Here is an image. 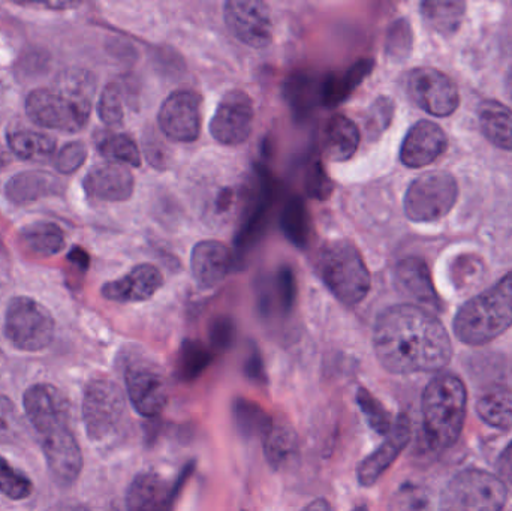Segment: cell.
Returning a JSON list of instances; mask_svg holds the SVG:
<instances>
[{"label":"cell","instance_id":"7a4b0ae2","mask_svg":"<svg viewBox=\"0 0 512 511\" xmlns=\"http://www.w3.org/2000/svg\"><path fill=\"white\" fill-rule=\"evenodd\" d=\"M96 81L89 71L69 69L50 87H39L26 99V113L41 128L54 131H81L92 113Z\"/></svg>","mask_w":512,"mask_h":511},{"label":"cell","instance_id":"11a10c76","mask_svg":"<svg viewBox=\"0 0 512 511\" xmlns=\"http://www.w3.org/2000/svg\"><path fill=\"white\" fill-rule=\"evenodd\" d=\"M507 87H508V92H510V95L512 98V68L510 69V72H508Z\"/></svg>","mask_w":512,"mask_h":511},{"label":"cell","instance_id":"ab89813d","mask_svg":"<svg viewBox=\"0 0 512 511\" xmlns=\"http://www.w3.org/2000/svg\"><path fill=\"white\" fill-rule=\"evenodd\" d=\"M32 492L33 485L29 477L15 470L5 458L0 456V494L11 500H24L30 497Z\"/></svg>","mask_w":512,"mask_h":511},{"label":"cell","instance_id":"bcb514c9","mask_svg":"<svg viewBox=\"0 0 512 511\" xmlns=\"http://www.w3.org/2000/svg\"><path fill=\"white\" fill-rule=\"evenodd\" d=\"M306 191L310 197L318 198V200H327L333 191V183L319 161L310 167L309 174H307Z\"/></svg>","mask_w":512,"mask_h":511},{"label":"cell","instance_id":"ee69618b","mask_svg":"<svg viewBox=\"0 0 512 511\" xmlns=\"http://www.w3.org/2000/svg\"><path fill=\"white\" fill-rule=\"evenodd\" d=\"M87 147L83 141L66 143L54 156V165L59 173L72 174L86 162Z\"/></svg>","mask_w":512,"mask_h":511},{"label":"cell","instance_id":"52a82bcc","mask_svg":"<svg viewBox=\"0 0 512 511\" xmlns=\"http://www.w3.org/2000/svg\"><path fill=\"white\" fill-rule=\"evenodd\" d=\"M457 197V180L448 171H427L406 191V216L414 222L438 221L453 210Z\"/></svg>","mask_w":512,"mask_h":511},{"label":"cell","instance_id":"4fadbf2b","mask_svg":"<svg viewBox=\"0 0 512 511\" xmlns=\"http://www.w3.org/2000/svg\"><path fill=\"white\" fill-rule=\"evenodd\" d=\"M158 120L168 138L179 143H192L201 134L203 99L194 90H176L165 99Z\"/></svg>","mask_w":512,"mask_h":511},{"label":"cell","instance_id":"8fae6325","mask_svg":"<svg viewBox=\"0 0 512 511\" xmlns=\"http://www.w3.org/2000/svg\"><path fill=\"white\" fill-rule=\"evenodd\" d=\"M406 89L412 101L432 116H450L459 108L460 95L456 83L439 69H414L406 81Z\"/></svg>","mask_w":512,"mask_h":511},{"label":"cell","instance_id":"d6986e66","mask_svg":"<svg viewBox=\"0 0 512 511\" xmlns=\"http://www.w3.org/2000/svg\"><path fill=\"white\" fill-rule=\"evenodd\" d=\"M448 138L438 123L421 120L415 123L400 149V159L409 168H423L433 164L447 150Z\"/></svg>","mask_w":512,"mask_h":511},{"label":"cell","instance_id":"ba28073f","mask_svg":"<svg viewBox=\"0 0 512 511\" xmlns=\"http://www.w3.org/2000/svg\"><path fill=\"white\" fill-rule=\"evenodd\" d=\"M54 318L45 306L30 297H14L5 314V336L17 350H44L54 338Z\"/></svg>","mask_w":512,"mask_h":511},{"label":"cell","instance_id":"ffe728a7","mask_svg":"<svg viewBox=\"0 0 512 511\" xmlns=\"http://www.w3.org/2000/svg\"><path fill=\"white\" fill-rule=\"evenodd\" d=\"M162 285H164V276L158 267L153 264H140L123 278L107 282L102 287L101 293L110 302H146L161 290Z\"/></svg>","mask_w":512,"mask_h":511},{"label":"cell","instance_id":"4dcf8cb0","mask_svg":"<svg viewBox=\"0 0 512 511\" xmlns=\"http://www.w3.org/2000/svg\"><path fill=\"white\" fill-rule=\"evenodd\" d=\"M466 3L456 0H427L421 3L424 20L435 32L450 36L459 30L465 18Z\"/></svg>","mask_w":512,"mask_h":511},{"label":"cell","instance_id":"8d00e7d4","mask_svg":"<svg viewBox=\"0 0 512 511\" xmlns=\"http://www.w3.org/2000/svg\"><path fill=\"white\" fill-rule=\"evenodd\" d=\"M321 87L322 81L313 80L307 75H298V77H292L286 84V98L289 99L294 110L304 113L316 102H321Z\"/></svg>","mask_w":512,"mask_h":511},{"label":"cell","instance_id":"9c48e42d","mask_svg":"<svg viewBox=\"0 0 512 511\" xmlns=\"http://www.w3.org/2000/svg\"><path fill=\"white\" fill-rule=\"evenodd\" d=\"M125 393L108 378H95L87 384L83 396V422L90 440L110 437L125 416Z\"/></svg>","mask_w":512,"mask_h":511},{"label":"cell","instance_id":"f1b7e54d","mask_svg":"<svg viewBox=\"0 0 512 511\" xmlns=\"http://www.w3.org/2000/svg\"><path fill=\"white\" fill-rule=\"evenodd\" d=\"M477 413L492 428L508 431L512 428V390L496 384L487 389L477 402Z\"/></svg>","mask_w":512,"mask_h":511},{"label":"cell","instance_id":"484cf974","mask_svg":"<svg viewBox=\"0 0 512 511\" xmlns=\"http://www.w3.org/2000/svg\"><path fill=\"white\" fill-rule=\"evenodd\" d=\"M375 68L372 59H361L342 74H330L322 80L321 104L325 107H337L351 96V93L363 83Z\"/></svg>","mask_w":512,"mask_h":511},{"label":"cell","instance_id":"e0dca14e","mask_svg":"<svg viewBox=\"0 0 512 511\" xmlns=\"http://www.w3.org/2000/svg\"><path fill=\"white\" fill-rule=\"evenodd\" d=\"M411 435V420L406 414H400L396 422L393 423V428L384 443L358 465L357 480L360 486L370 488L375 485L384 476L385 471L402 455L403 450L411 441Z\"/></svg>","mask_w":512,"mask_h":511},{"label":"cell","instance_id":"7dc6e473","mask_svg":"<svg viewBox=\"0 0 512 511\" xmlns=\"http://www.w3.org/2000/svg\"><path fill=\"white\" fill-rule=\"evenodd\" d=\"M234 323L228 317H219L210 326V345L213 350L224 351L231 347L234 341Z\"/></svg>","mask_w":512,"mask_h":511},{"label":"cell","instance_id":"3957f363","mask_svg":"<svg viewBox=\"0 0 512 511\" xmlns=\"http://www.w3.org/2000/svg\"><path fill=\"white\" fill-rule=\"evenodd\" d=\"M423 426L432 449L447 450L459 441L468 410V390L454 374L436 375L423 393Z\"/></svg>","mask_w":512,"mask_h":511},{"label":"cell","instance_id":"2e32d148","mask_svg":"<svg viewBox=\"0 0 512 511\" xmlns=\"http://www.w3.org/2000/svg\"><path fill=\"white\" fill-rule=\"evenodd\" d=\"M24 411L33 428L41 435L69 428L68 401L50 384H35L24 393Z\"/></svg>","mask_w":512,"mask_h":511},{"label":"cell","instance_id":"60d3db41","mask_svg":"<svg viewBox=\"0 0 512 511\" xmlns=\"http://www.w3.org/2000/svg\"><path fill=\"white\" fill-rule=\"evenodd\" d=\"M394 102L388 96H381L373 102L366 116V132L370 140H376L384 134L385 129L393 120Z\"/></svg>","mask_w":512,"mask_h":511},{"label":"cell","instance_id":"f546056e","mask_svg":"<svg viewBox=\"0 0 512 511\" xmlns=\"http://www.w3.org/2000/svg\"><path fill=\"white\" fill-rule=\"evenodd\" d=\"M9 149L24 161H45L56 152V140L50 134L32 129H14L6 135Z\"/></svg>","mask_w":512,"mask_h":511},{"label":"cell","instance_id":"44dd1931","mask_svg":"<svg viewBox=\"0 0 512 511\" xmlns=\"http://www.w3.org/2000/svg\"><path fill=\"white\" fill-rule=\"evenodd\" d=\"M234 267V255L224 243L204 240L195 246L191 269L201 290H212L227 279Z\"/></svg>","mask_w":512,"mask_h":511},{"label":"cell","instance_id":"e575fe53","mask_svg":"<svg viewBox=\"0 0 512 511\" xmlns=\"http://www.w3.org/2000/svg\"><path fill=\"white\" fill-rule=\"evenodd\" d=\"M213 353L209 347L198 341L183 342L177 357V375L180 380L194 381L209 368L212 363Z\"/></svg>","mask_w":512,"mask_h":511},{"label":"cell","instance_id":"ac0fdd59","mask_svg":"<svg viewBox=\"0 0 512 511\" xmlns=\"http://www.w3.org/2000/svg\"><path fill=\"white\" fill-rule=\"evenodd\" d=\"M39 438L54 479L62 485H72L83 468V455L71 429H56Z\"/></svg>","mask_w":512,"mask_h":511},{"label":"cell","instance_id":"f6af8a7d","mask_svg":"<svg viewBox=\"0 0 512 511\" xmlns=\"http://www.w3.org/2000/svg\"><path fill=\"white\" fill-rule=\"evenodd\" d=\"M276 294L277 303H279L280 311L288 314L295 302V294H297V284H295V276L289 267H282L276 276Z\"/></svg>","mask_w":512,"mask_h":511},{"label":"cell","instance_id":"5bb4252c","mask_svg":"<svg viewBox=\"0 0 512 511\" xmlns=\"http://www.w3.org/2000/svg\"><path fill=\"white\" fill-rule=\"evenodd\" d=\"M192 471H194V464H189L174 483L168 482L161 474L152 473V471L138 474L132 480L126 494V510L173 511L174 501L188 482Z\"/></svg>","mask_w":512,"mask_h":511},{"label":"cell","instance_id":"d6a6232c","mask_svg":"<svg viewBox=\"0 0 512 511\" xmlns=\"http://www.w3.org/2000/svg\"><path fill=\"white\" fill-rule=\"evenodd\" d=\"M234 420L240 434L246 438H259L264 440L273 426V420L267 411L249 399L239 398L234 402Z\"/></svg>","mask_w":512,"mask_h":511},{"label":"cell","instance_id":"9f6ffc18","mask_svg":"<svg viewBox=\"0 0 512 511\" xmlns=\"http://www.w3.org/2000/svg\"><path fill=\"white\" fill-rule=\"evenodd\" d=\"M352 511H369V509H367V506H364V504H363V506L355 507V509Z\"/></svg>","mask_w":512,"mask_h":511},{"label":"cell","instance_id":"603a6c76","mask_svg":"<svg viewBox=\"0 0 512 511\" xmlns=\"http://www.w3.org/2000/svg\"><path fill=\"white\" fill-rule=\"evenodd\" d=\"M394 279L399 290L411 299L417 300L423 308H441L426 261L417 257L405 258L397 264Z\"/></svg>","mask_w":512,"mask_h":511},{"label":"cell","instance_id":"7c38bea8","mask_svg":"<svg viewBox=\"0 0 512 511\" xmlns=\"http://www.w3.org/2000/svg\"><path fill=\"white\" fill-rule=\"evenodd\" d=\"M254 119L255 108L251 96L243 90H230L213 114L210 132L224 146H239L251 137Z\"/></svg>","mask_w":512,"mask_h":511},{"label":"cell","instance_id":"5b68a950","mask_svg":"<svg viewBox=\"0 0 512 511\" xmlns=\"http://www.w3.org/2000/svg\"><path fill=\"white\" fill-rule=\"evenodd\" d=\"M316 269L328 290L345 305H358L369 294L372 285L369 269L348 240H333L324 245Z\"/></svg>","mask_w":512,"mask_h":511},{"label":"cell","instance_id":"6da1fadb","mask_svg":"<svg viewBox=\"0 0 512 511\" xmlns=\"http://www.w3.org/2000/svg\"><path fill=\"white\" fill-rule=\"evenodd\" d=\"M373 350L382 368L394 375L441 374L453 357L444 324L429 309L408 303L379 315Z\"/></svg>","mask_w":512,"mask_h":511},{"label":"cell","instance_id":"c3c4849f","mask_svg":"<svg viewBox=\"0 0 512 511\" xmlns=\"http://www.w3.org/2000/svg\"><path fill=\"white\" fill-rule=\"evenodd\" d=\"M245 374L249 380L255 384H267V374H265L264 362H262L261 354L256 348H252L248 359L245 362Z\"/></svg>","mask_w":512,"mask_h":511},{"label":"cell","instance_id":"277c9868","mask_svg":"<svg viewBox=\"0 0 512 511\" xmlns=\"http://www.w3.org/2000/svg\"><path fill=\"white\" fill-rule=\"evenodd\" d=\"M454 333L463 344H489L512 327V272L492 288L472 297L454 318Z\"/></svg>","mask_w":512,"mask_h":511},{"label":"cell","instance_id":"7bdbcfd3","mask_svg":"<svg viewBox=\"0 0 512 511\" xmlns=\"http://www.w3.org/2000/svg\"><path fill=\"white\" fill-rule=\"evenodd\" d=\"M412 48V32L408 20H399L388 32L387 53L393 59H405Z\"/></svg>","mask_w":512,"mask_h":511},{"label":"cell","instance_id":"681fc988","mask_svg":"<svg viewBox=\"0 0 512 511\" xmlns=\"http://www.w3.org/2000/svg\"><path fill=\"white\" fill-rule=\"evenodd\" d=\"M17 428V411L9 399L0 396V435H11Z\"/></svg>","mask_w":512,"mask_h":511},{"label":"cell","instance_id":"836d02e7","mask_svg":"<svg viewBox=\"0 0 512 511\" xmlns=\"http://www.w3.org/2000/svg\"><path fill=\"white\" fill-rule=\"evenodd\" d=\"M280 227L292 245L297 248L307 246L310 237V216L306 204L300 197L291 198L283 207Z\"/></svg>","mask_w":512,"mask_h":511},{"label":"cell","instance_id":"30bf717a","mask_svg":"<svg viewBox=\"0 0 512 511\" xmlns=\"http://www.w3.org/2000/svg\"><path fill=\"white\" fill-rule=\"evenodd\" d=\"M129 401L138 414L147 419L158 417L168 404V384L164 371L150 357L138 356L129 360L125 369Z\"/></svg>","mask_w":512,"mask_h":511},{"label":"cell","instance_id":"4316f807","mask_svg":"<svg viewBox=\"0 0 512 511\" xmlns=\"http://www.w3.org/2000/svg\"><path fill=\"white\" fill-rule=\"evenodd\" d=\"M480 128L490 143L512 152V110L502 102L487 99L478 108Z\"/></svg>","mask_w":512,"mask_h":511},{"label":"cell","instance_id":"d4e9b609","mask_svg":"<svg viewBox=\"0 0 512 511\" xmlns=\"http://www.w3.org/2000/svg\"><path fill=\"white\" fill-rule=\"evenodd\" d=\"M63 191L59 177L47 171H23L6 183V197L15 204H27Z\"/></svg>","mask_w":512,"mask_h":511},{"label":"cell","instance_id":"f35d334b","mask_svg":"<svg viewBox=\"0 0 512 511\" xmlns=\"http://www.w3.org/2000/svg\"><path fill=\"white\" fill-rule=\"evenodd\" d=\"M390 511H432V498L424 486L405 483L391 498Z\"/></svg>","mask_w":512,"mask_h":511},{"label":"cell","instance_id":"83f0119b","mask_svg":"<svg viewBox=\"0 0 512 511\" xmlns=\"http://www.w3.org/2000/svg\"><path fill=\"white\" fill-rule=\"evenodd\" d=\"M264 443L265 459L274 470L286 467L298 453V435L286 420L274 419Z\"/></svg>","mask_w":512,"mask_h":511},{"label":"cell","instance_id":"74e56055","mask_svg":"<svg viewBox=\"0 0 512 511\" xmlns=\"http://www.w3.org/2000/svg\"><path fill=\"white\" fill-rule=\"evenodd\" d=\"M357 404L366 419L367 425L379 435L387 437L393 428L390 414L385 410L384 405L369 392V390L360 387L357 392Z\"/></svg>","mask_w":512,"mask_h":511},{"label":"cell","instance_id":"b9f144b4","mask_svg":"<svg viewBox=\"0 0 512 511\" xmlns=\"http://www.w3.org/2000/svg\"><path fill=\"white\" fill-rule=\"evenodd\" d=\"M98 116L108 126H117L123 120L122 92L114 83L105 86L98 102Z\"/></svg>","mask_w":512,"mask_h":511},{"label":"cell","instance_id":"9a60e30c","mask_svg":"<svg viewBox=\"0 0 512 511\" xmlns=\"http://www.w3.org/2000/svg\"><path fill=\"white\" fill-rule=\"evenodd\" d=\"M225 23L243 44L265 48L273 39L270 9L259 0H230L224 6Z\"/></svg>","mask_w":512,"mask_h":511},{"label":"cell","instance_id":"816d5d0a","mask_svg":"<svg viewBox=\"0 0 512 511\" xmlns=\"http://www.w3.org/2000/svg\"><path fill=\"white\" fill-rule=\"evenodd\" d=\"M68 260L75 266L80 267L81 270H86L89 267V255L81 248H74L69 252Z\"/></svg>","mask_w":512,"mask_h":511},{"label":"cell","instance_id":"7402d4cb","mask_svg":"<svg viewBox=\"0 0 512 511\" xmlns=\"http://www.w3.org/2000/svg\"><path fill=\"white\" fill-rule=\"evenodd\" d=\"M84 191L99 201H125L134 192V176L123 164L108 162L96 165L84 179Z\"/></svg>","mask_w":512,"mask_h":511},{"label":"cell","instance_id":"cb8c5ba5","mask_svg":"<svg viewBox=\"0 0 512 511\" xmlns=\"http://www.w3.org/2000/svg\"><path fill=\"white\" fill-rule=\"evenodd\" d=\"M361 134L357 123L343 114L328 120L322 137V152L331 162H345L355 155L360 146Z\"/></svg>","mask_w":512,"mask_h":511},{"label":"cell","instance_id":"f5cc1de1","mask_svg":"<svg viewBox=\"0 0 512 511\" xmlns=\"http://www.w3.org/2000/svg\"><path fill=\"white\" fill-rule=\"evenodd\" d=\"M301 511H333L331 510L330 503L324 498H319V500L312 501L309 506L304 507Z\"/></svg>","mask_w":512,"mask_h":511},{"label":"cell","instance_id":"f907efd6","mask_svg":"<svg viewBox=\"0 0 512 511\" xmlns=\"http://www.w3.org/2000/svg\"><path fill=\"white\" fill-rule=\"evenodd\" d=\"M496 470H498V477L505 488H507L508 495L512 497V441L505 447L502 455L499 456L498 464H496Z\"/></svg>","mask_w":512,"mask_h":511},{"label":"cell","instance_id":"db71d44e","mask_svg":"<svg viewBox=\"0 0 512 511\" xmlns=\"http://www.w3.org/2000/svg\"><path fill=\"white\" fill-rule=\"evenodd\" d=\"M9 164V156L8 153L5 152V150L0 147V168L6 167V165Z\"/></svg>","mask_w":512,"mask_h":511},{"label":"cell","instance_id":"8992f818","mask_svg":"<svg viewBox=\"0 0 512 511\" xmlns=\"http://www.w3.org/2000/svg\"><path fill=\"white\" fill-rule=\"evenodd\" d=\"M507 500V488L498 476L469 468L447 483L438 511H504Z\"/></svg>","mask_w":512,"mask_h":511},{"label":"cell","instance_id":"1f68e13d","mask_svg":"<svg viewBox=\"0 0 512 511\" xmlns=\"http://www.w3.org/2000/svg\"><path fill=\"white\" fill-rule=\"evenodd\" d=\"M21 240L38 257H54L65 248L63 231L51 222L39 221L21 230Z\"/></svg>","mask_w":512,"mask_h":511},{"label":"cell","instance_id":"d590c367","mask_svg":"<svg viewBox=\"0 0 512 511\" xmlns=\"http://www.w3.org/2000/svg\"><path fill=\"white\" fill-rule=\"evenodd\" d=\"M99 152L117 164L140 167L141 155L137 143L129 135L113 134L99 141Z\"/></svg>","mask_w":512,"mask_h":511}]
</instances>
